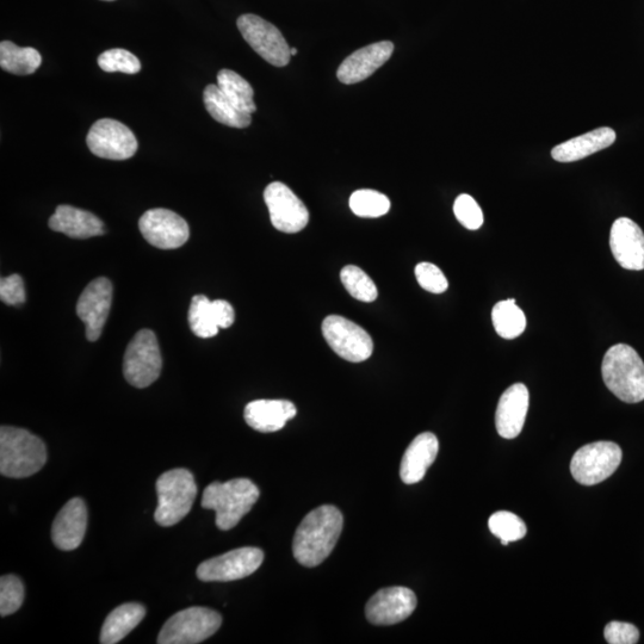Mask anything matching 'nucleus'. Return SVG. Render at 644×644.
<instances>
[{"label": "nucleus", "mask_w": 644, "mask_h": 644, "mask_svg": "<svg viewBox=\"0 0 644 644\" xmlns=\"http://www.w3.org/2000/svg\"><path fill=\"white\" fill-rule=\"evenodd\" d=\"M344 518L336 506L322 505L309 512L295 532L293 554L305 567H317L331 555L342 535Z\"/></svg>", "instance_id": "1"}, {"label": "nucleus", "mask_w": 644, "mask_h": 644, "mask_svg": "<svg viewBox=\"0 0 644 644\" xmlns=\"http://www.w3.org/2000/svg\"><path fill=\"white\" fill-rule=\"evenodd\" d=\"M47 462L42 439L28 430L2 426L0 429V473L6 478L24 479L40 472Z\"/></svg>", "instance_id": "2"}, {"label": "nucleus", "mask_w": 644, "mask_h": 644, "mask_svg": "<svg viewBox=\"0 0 644 644\" xmlns=\"http://www.w3.org/2000/svg\"><path fill=\"white\" fill-rule=\"evenodd\" d=\"M259 489L249 479L213 482L204 489L202 507L216 513V525L222 531L237 526L259 499Z\"/></svg>", "instance_id": "3"}, {"label": "nucleus", "mask_w": 644, "mask_h": 644, "mask_svg": "<svg viewBox=\"0 0 644 644\" xmlns=\"http://www.w3.org/2000/svg\"><path fill=\"white\" fill-rule=\"evenodd\" d=\"M603 380L613 395L627 404L644 400V363L627 344L613 345L603 359Z\"/></svg>", "instance_id": "4"}, {"label": "nucleus", "mask_w": 644, "mask_h": 644, "mask_svg": "<svg viewBox=\"0 0 644 644\" xmlns=\"http://www.w3.org/2000/svg\"><path fill=\"white\" fill-rule=\"evenodd\" d=\"M158 506L154 519L169 528L189 515L197 497L193 473L177 468L164 473L157 480Z\"/></svg>", "instance_id": "5"}, {"label": "nucleus", "mask_w": 644, "mask_h": 644, "mask_svg": "<svg viewBox=\"0 0 644 644\" xmlns=\"http://www.w3.org/2000/svg\"><path fill=\"white\" fill-rule=\"evenodd\" d=\"M161 369L163 357L156 334L151 330L139 331L130 340L123 358L127 382L135 388H146L159 379Z\"/></svg>", "instance_id": "6"}, {"label": "nucleus", "mask_w": 644, "mask_h": 644, "mask_svg": "<svg viewBox=\"0 0 644 644\" xmlns=\"http://www.w3.org/2000/svg\"><path fill=\"white\" fill-rule=\"evenodd\" d=\"M222 624L219 612L207 608L179 611L164 624L159 644H196L212 637Z\"/></svg>", "instance_id": "7"}, {"label": "nucleus", "mask_w": 644, "mask_h": 644, "mask_svg": "<svg viewBox=\"0 0 644 644\" xmlns=\"http://www.w3.org/2000/svg\"><path fill=\"white\" fill-rule=\"evenodd\" d=\"M622 457V449L616 443L587 444L575 452L571 462V473L581 485H598L616 472Z\"/></svg>", "instance_id": "8"}, {"label": "nucleus", "mask_w": 644, "mask_h": 644, "mask_svg": "<svg viewBox=\"0 0 644 644\" xmlns=\"http://www.w3.org/2000/svg\"><path fill=\"white\" fill-rule=\"evenodd\" d=\"M322 334L331 349L345 361L361 363L373 355V339L364 328L349 319L330 315L322 322Z\"/></svg>", "instance_id": "9"}, {"label": "nucleus", "mask_w": 644, "mask_h": 644, "mask_svg": "<svg viewBox=\"0 0 644 644\" xmlns=\"http://www.w3.org/2000/svg\"><path fill=\"white\" fill-rule=\"evenodd\" d=\"M237 24L245 41L265 61L276 67L289 64L291 48L274 24L252 14L240 16Z\"/></svg>", "instance_id": "10"}, {"label": "nucleus", "mask_w": 644, "mask_h": 644, "mask_svg": "<svg viewBox=\"0 0 644 644\" xmlns=\"http://www.w3.org/2000/svg\"><path fill=\"white\" fill-rule=\"evenodd\" d=\"M264 561L263 550L245 547L228 551L201 563L197 578L204 582H228L250 577Z\"/></svg>", "instance_id": "11"}, {"label": "nucleus", "mask_w": 644, "mask_h": 644, "mask_svg": "<svg viewBox=\"0 0 644 644\" xmlns=\"http://www.w3.org/2000/svg\"><path fill=\"white\" fill-rule=\"evenodd\" d=\"M89 150L95 156L109 160H127L138 151V140L123 123L102 119L94 123L86 138Z\"/></svg>", "instance_id": "12"}, {"label": "nucleus", "mask_w": 644, "mask_h": 644, "mask_svg": "<svg viewBox=\"0 0 644 644\" xmlns=\"http://www.w3.org/2000/svg\"><path fill=\"white\" fill-rule=\"evenodd\" d=\"M139 228L148 243L160 250L179 249L190 237L188 222L164 208L148 210L141 216Z\"/></svg>", "instance_id": "13"}, {"label": "nucleus", "mask_w": 644, "mask_h": 644, "mask_svg": "<svg viewBox=\"0 0 644 644\" xmlns=\"http://www.w3.org/2000/svg\"><path fill=\"white\" fill-rule=\"evenodd\" d=\"M264 200L269 209L271 224L277 231L294 234L308 225V209L286 184H269L264 191Z\"/></svg>", "instance_id": "14"}, {"label": "nucleus", "mask_w": 644, "mask_h": 644, "mask_svg": "<svg viewBox=\"0 0 644 644\" xmlns=\"http://www.w3.org/2000/svg\"><path fill=\"white\" fill-rule=\"evenodd\" d=\"M113 301V284L105 277L96 278L80 295L77 314L85 324L86 338L96 342L101 337Z\"/></svg>", "instance_id": "15"}, {"label": "nucleus", "mask_w": 644, "mask_h": 644, "mask_svg": "<svg viewBox=\"0 0 644 644\" xmlns=\"http://www.w3.org/2000/svg\"><path fill=\"white\" fill-rule=\"evenodd\" d=\"M417 604V596L410 588H383L369 600L365 615L375 625L398 624L412 615Z\"/></svg>", "instance_id": "16"}, {"label": "nucleus", "mask_w": 644, "mask_h": 644, "mask_svg": "<svg viewBox=\"0 0 644 644\" xmlns=\"http://www.w3.org/2000/svg\"><path fill=\"white\" fill-rule=\"evenodd\" d=\"M610 247L623 269L644 270V233L635 221L619 218L611 227Z\"/></svg>", "instance_id": "17"}, {"label": "nucleus", "mask_w": 644, "mask_h": 644, "mask_svg": "<svg viewBox=\"0 0 644 644\" xmlns=\"http://www.w3.org/2000/svg\"><path fill=\"white\" fill-rule=\"evenodd\" d=\"M393 52L394 45L390 41L376 42L358 49L339 66L337 77L346 85L361 83L385 65Z\"/></svg>", "instance_id": "18"}, {"label": "nucleus", "mask_w": 644, "mask_h": 644, "mask_svg": "<svg viewBox=\"0 0 644 644\" xmlns=\"http://www.w3.org/2000/svg\"><path fill=\"white\" fill-rule=\"evenodd\" d=\"M88 528V509L83 499L74 498L60 510L52 526V541L64 551L77 549Z\"/></svg>", "instance_id": "19"}, {"label": "nucleus", "mask_w": 644, "mask_h": 644, "mask_svg": "<svg viewBox=\"0 0 644 644\" xmlns=\"http://www.w3.org/2000/svg\"><path fill=\"white\" fill-rule=\"evenodd\" d=\"M530 394L523 383H516L501 395L495 413V426L505 439H515L522 432L529 411Z\"/></svg>", "instance_id": "20"}, {"label": "nucleus", "mask_w": 644, "mask_h": 644, "mask_svg": "<svg viewBox=\"0 0 644 644\" xmlns=\"http://www.w3.org/2000/svg\"><path fill=\"white\" fill-rule=\"evenodd\" d=\"M296 414L295 405L288 400H256L250 402L244 411L247 425L263 433L282 430Z\"/></svg>", "instance_id": "21"}, {"label": "nucleus", "mask_w": 644, "mask_h": 644, "mask_svg": "<svg viewBox=\"0 0 644 644\" xmlns=\"http://www.w3.org/2000/svg\"><path fill=\"white\" fill-rule=\"evenodd\" d=\"M439 451L438 438L424 432L413 439L402 457L400 476L406 485H414L425 478L427 469L436 461Z\"/></svg>", "instance_id": "22"}, {"label": "nucleus", "mask_w": 644, "mask_h": 644, "mask_svg": "<svg viewBox=\"0 0 644 644\" xmlns=\"http://www.w3.org/2000/svg\"><path fill=\"white\" fill-rule=\"evenodd\" d=\"M49 227L73 239H89L105 233L103 221L95 214L66 204L55 210L49 219Z\"/></svg>", "instance_id": "23"}, {"label": "nucleus", "mask_w": 644, "mask_h": 644, "mask_svg": "<svg viewBox=\"0 0 644 644\" xmlns=\"http://www.w3.org/2000/svg\"><path fill=\"white\" fill-rule=\"evenodd\" d=\"M616 138V132L612 128H597L555 146L551 151V157L559 163H574L612 146Z\"/></svg>", "instance_id": "24"}, {"label": "nucleus", "mask_w": 644, "mask_h": 644, "mask_svg": "<svg viewBox=\"0 0 644 644\" xmlns=\"http://www.w3.org/2000/svg\"><path fill=\"white\" fill-rule=\"evenodd\" d=\"M146 616V609L138 603L119 606L105 619L101 633V643H119L138 627Z\"/></svg>", "instance_id": "25"}, {"label": "nucleus", "mask_w": 644, "mask_h": 644, "mask_svg": "<svg viewBox=\"0 0 644 644\" xmlns=\"http://www.w3.org/2000/svg\"><path fill=\"white\" fill-rule=\"evenodd\" d=\"M203 101L209 115L216 122L232 128H246L251 125V115L235 108L218 85L210 84L204 89Z\"/></svg>", "instance_id": "26"}, {"label": "nucleus", "mask_w": 644, "mask_h": 644, "mask_svg": "<svg viewBox=\"0 0 644 644\" xmlns=\"http://www.w3.org/2000/svg\"><path fill=\"white\" fill-rule=\"evenodd\" d=\"M42 64L39 51L32 47H18L10 41L0 43V66L16 76H29Z\"/></svg>", "instance_id": "27"}, {"label": "nucleus", "mask_w": 644, "mask_h": 644, "mask_svg": "<svg viewBox=\"0 0 644 644\" xmlns=\"http://www.w3.org/2000/svg\"><path fill=\"white\" fill-rule=\"evenodd\" d=\"M216 85L235 108L250 115L256 113L255 90L240 74L231 70H221Z\"/></svg>", "instance_id": "28"}, {"label": "nucleus", "mask_w": 644, "mask_h": 644, "mask_svg": "<svg viewBox=\"0 0 644 644\" xmlns=\"http://www.w3.org/2000/svg\"><path fill=\"white\" fill-rule=\"evenodd\" d=\"M492 321L495 332L507 340L522 336L526 328L525 314L517 306L515 299L498 302L493 307Z\"/></svg>", "instance_id": "29"}, {"label": "nucleus", "mask_w": 644, "mask_h": 644, "mask_svg": "<svg viewBox=\"0 0 644 644\" xmlns=\"http://www.w3.org/2000/svg\"><path fill=\"white\" fill-rule=\"evenodd\" d=\"M213 301L207 296L196 295L189 308V325L198 338L208 339L218 336L220 327L216 322Z\"/></svg>", "instance_id": "30"}, {"label": "nucleus", "mask_w": 644, "mask_h": 644, "mask_svg": "<svg viewBox=\"0 0 644 644\" xmlns=\"http://www.w3.org/2000/svg\"><path fill=\"white\" fill-rule=\"evenodd\" d=\"M349 203L352 213L359 218H381L390 210L389 198L379 191L370 189L355 191Z\"/></svg>", "instance_id": "31"}, {"label": "nucleus", "mask_w": 644, "mask_h": 644, "mask_svg": "<svg viewBox=\"0 0 644 644\" xmlns=\"http://www.w3.org/2000/svg\"><path fill=\"white\" fill-rule=\"evenodd\" d=\"M340 278L348 293L362 302H374L379 295L376 284L365 272L355 265H346L340 272Z\"/></svg>", "instance_id": "32"}, {"label": "nucleus", "mask_w": 644, "mask_h": 644, "mask_svg": "<svg viewBox=\"0 0 644 644\" xmlns=\"http://www.w3.org/2000/svg\"><path fill=\"white\" fill-rule=\"evenodd\" d=\"M489 530L494 536L500 538L503 546L510 542L523 540L526 535V525L515 513L500 511L494 513L488 520Z\"/></svg>", "instance_id": "33"}, {"label": "nucleus", "mask_w": 644, "mask_h": 644, "mask_svg": "<svg viewBox=\"0 0 644 644\" xmlns=\"http://www.w3.org/2000/svg\"><path fill=\"white\" fill-rule=\"evenodd\" d=\"M24 596L22 580L16 575H3L0 579V615L6 617L20 610Z\"/></svg>", "instance_id": "34"}, {"label": "nucleus", "mask_w": 644, "mask_h": 644, "mask_svg": "<svg viewBox=\"0 0 644 644\" xmlns=\"http://www.w3.org/2000/svg\"><path fill=\"white\" fill-rule=\"evenodd\" d=\"M98 66L109 73L136 74L141 71L140 60L133 53L121 48L110 49L99 55Z\"/></svg>", "instance_id": "35"}, {"label": "nucleus", "mask_w": 644, "mask_h": 644, "mask_svg": "<svg viewBox=\"0 0 644 644\" xmlns=\"http://www.w3.org/2000/svg\"><path fill=\"white\" fill-rule=\"evenodd\" d=\"M456 219L469 231H476L483 225V213L479 203L470 195L463 194L454 203Z\"/></svg>", "instance_id": "36"}, {"label": "nucleus", "mask_w": 644, "mask_h": 644, "mask_svg": "<svg viewBox=\"0 0 644 644\" xmlns=\"http://www.w3.org/2000/svg\"><path fill=\"white\" fill-rule=\"evenodd\" d=\"M416 277L419 286L432 294H443L449 288L447 277L437 265L420 263L416 266Z\"/></svg>", "instance_id": "37"}, {"label": "nucleus", "mask_w": 644, "mask_h": 644, "mask_svg": "<svg viewBox=\"0 0 644 644\" xmlns=\"http://www.w3.org/2000/svg\"><path fill=\"white\" fill-rule=\"evenodd\" d=\"M606 642L610 644H636L640 641V631L634 624L611 622L604 630Z\"/></svg>", "instance_id": "38"}, {"label": "nucleus", "mask_w": 644, "mask_h": 644, "mask_svg": "<svg viewBox=\"0 0 644 644\" xmlns=\"http://www.w3.org/2000/svg\"><path fill=\"white\" fill-rule=\"evenodd\" d=\"M0 299L6 305L18 306L26 302V288L20 275H11L0 281Z\"/></svg>", "instance_id": "39"}, {"label": "nucleus", "mask_w": 644, "mask_h": 644, "mask_svg": "<svg viewBox=\"0 0 644 644\" xmlns=\"http://www.w3.org/2000/svg\"><path fill=\"white\" fill-rule=\"evenodd\" d=\"M212 303L218 326L220 328L231 327L235 320V312L231 303L225 300H215Z\"/></svg>", "instance_id": "40"}, {"label": "nucleus", "mask_w": 644, "mask_h": 644, "mask_svg": "<svg viewBox=\"0 0 644 644\" xmlns=\"http://www.w3.org/2000/svg\"><path fill=\"white\" fill-rule=\"evenodd\" d=\"M290 54H291V57H296V55H297V49H296V48H291V49H290Z\"/></svg>", "instance_id": "41"}, {"label": "nucleus", "mask_w": 644, "mask_h": 644, "mask_svg": "<svg viewBox=\"0 0 644 644\" xmlns=\"http://www.w3.org/2000/svg\"><path fill=\"white\" fill-rule=\"evenodd\" d=\"M104 2H114V0H104Z\"/></svg>", "instance_id": "42"}]
</instances>
